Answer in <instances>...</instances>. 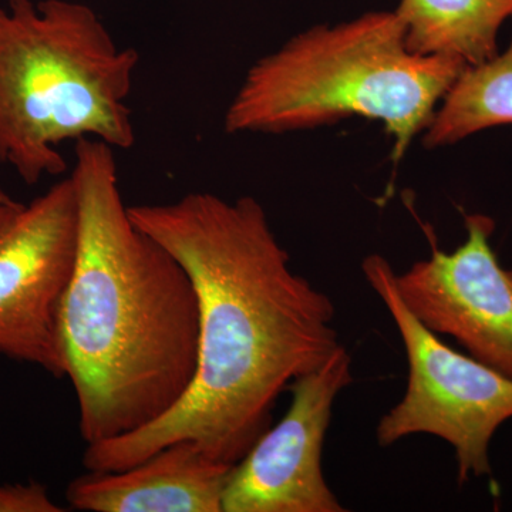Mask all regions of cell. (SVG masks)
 <instances>
[{
    "mask_svg": "<svg viewBox=\"0 0 512 512\" xmlns=\"http://www.w3.org/2000/svg\"><path fill=\"white\" fill-rule=\"evenodd\" d=\"M456 251L436 247L429 259L394 276L407 308L437 335L451 336L471 357L512 380V271L491 248L494 221L466 217Z\"/></svg>",
    "mask_w": 512,
    "mask_h": 512,
    "instance_id": "cell-8",
    "label": "cell"
},
{
    "mask_svg": "<svg viewBox=\"0 0 512 512\" xmlns=\"http://www.w3.org/2000/svg\"><path fill=\"white\" fill-rule=\"evenodd\" d=\"M79 207L76 265L59 313L64 369L84 443L150 426L194 382L200 306L183 264L131 220L116 150L74 146Z\"/></svg>",
    "mask_w": 512,
    "mask_h": 512,
    "instance_id": "cell-2",
    "label": "cell"
},
{
    "mask_svg": "<svg viewBox=\"0 0 512 512\" xmlns=\"http://www.w3.org/2000/svg\"><path fill=\"white\" fill-rule=\"evenodd\" d=\"M12 201H15V200H13L12 197H9V195L6 194V192L3 191L2 188H0V202H12Z\"/></svg>",
    "mask_w": 512,
    "mask_h": 512,
    "instance_id": "cell-13",
    "label": "cell"
},
{
    "mask_svg": "<svg viewBox=\"0 0 512 512\" xmlns=\"http://www.w3.org/2000/svg\"><path fill=\"white\" fill-rule=\"evenodd\" d=\"M362 271L389 309L409 363L406 392L377 423V444L390 447L413 434H431L454 448L458 483L488 476L491 440L512 419V380L448 348L420 322L403 302L396 272L382 255L367 256Z\"/></svg>",
    "mask_w": 512,
    "mask_h": 512,
    "instance_id": "cell-5",
    "label": "cell"
},
{
    "mask_svg": "<svg viewBox=\"0 0 512 512\" xmlns=\"http://www.w3.org/2000/svg\"><path fill=\"white\" fill-rule=\"evenodd\" d=\"M50 497L45 484L39 481L28 483L0 484V512H63Z\"/></svg>",
    "mask_w": 512,
    "mask_h": 512,
    "instance_id": "cell-12",
    "label": "cell"
},
{
    "mask_svg": "<svg viewBox=\"0 0 512 512\" xmlns=\"http://www.w3.org/2000/svg\"><path fill=\"white\" fill-rule=\"evenodd\" d=\"M79 207L72 175L29 204L0 202V355L66 375L59 313L72 281Z\"/></svg>",
    "mask_w": 512,
    "mask_h": 512,
    "instance_id": "cell-6",
    "label": "cell"
},
{
    "mask_svg": "<svg viewBox=\"0 0 512 512\" xmlns=\"http://www.w3.org/2000/svg\"><path fill=\"white\" fill-rule=\"evenodd\" d=\"M140 56L120 47L90 6L9 0L0 6V164L36 185L66 173V141L136 143L128 97Z\"/></svg>",
    "mask_w": 512,
    "mask_h": 512,
    "instance_id": "cell-4",
    "label": "cell"
},
{
    "mask_svg": "<svg viewBox=\"0 0 512 512\" xmlns=\"http://www.w3.org/2000/svg\"><path fill=\"white\" fill-rule=\"evenodd\" d=\"M232 468L194 441H175L124 470L77 477L67 485L66 501L89 512H222Z\"/></svg>",
    "mask_w": 512,
    "mask_h": 512,
    "instance_id": "cell-9",
    "label": "cell"
},
{
    "mask_svg": "<svg viewBox=\"0 0 512 512\" xmlns=\"http://www.w3.org/2000/svg\"><path fill=\"white\" fill-rule=\"evenodd\" d=\"M352 383V356L342 345L293 380L288 412L232 468L222 512L346 511L323 476L322 453L333 406Z\"/></svg>",
    "mask_w": 512,
    "mask_h": 512,
    "instance_id": "cell-7",
    "label": "cell"
},
{
    "mask_svg": "<svg viewBox=\"0 0 512 512\" xmlns=\"http://www.w3.org/2000/svg\"><path fill=\"white\" fill-rule=\"evenodd\" d=\"M396 13L410 52L476 66L498 55V30L512 18V0H402Z\"/></svg>",
    "mask_w": 512,
    "mask_h": 512,
    "instance_id": "cell-10",
    "label": "cell"
},
{
    "mask_svg": "<svg viewBox=\"0 0 512 512\" xmlns=\"http://www.w3.org/2000/svg\"><path fill=\"white\" fill-rule=\"evenodd\" d=\"M466 67L454 57L410 52L396 10L315 26L248 70L225 131L285 134L363 117L383 124L399 163Z\"/></svg>",
    "mask_w": 512,
    "mask_h": 512,
    "instance_id": "cell-3",
    "label": "cell"
},
{
    "mask_svg": "<svg viewBox=\"0 0 512 512\" xmlns=\"http://www.w3.org/2000/svg\"><path fill=\"white\" fill-rule=\"evenodd\" d=\"M131 220L183 264L200 306L194 382L150 426L87 444V471H120L175 441L239 463L272 426L279 396L339 348L335 305L295 274L254 197L190 192L128 207Z\"/></svg>",
    "mask_w": 512,
    "mask_h": 512,
    "instance_id": "cell-1",
    "label": "cell"
},
{
    "mask_svg": "<svg viewBox=\"0 0 512 512\" xmlns=\"http://www.w3.org/2000/svg\"><path fill=\"white\" fill-rule=\"evenodd\" d=\"M512 123V40L503 55L467 66L424 134L427 147L458 143L485 128Z\"/></svg>",
    "mask_w": 512,
    "mask_h": 512,
    "instance_id": "cell-11",
    "label": "cell"
}]
</instances>
